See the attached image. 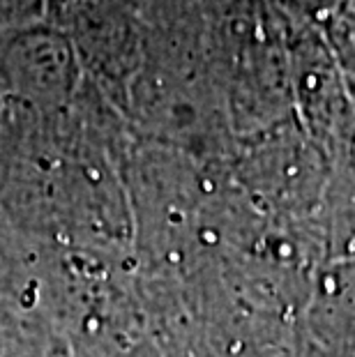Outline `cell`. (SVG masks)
Instances as JSON below:
<instances>
[{
  "instance_id": "1",
  "label": "cell",
  "mask_w": 355,
  "mask_h": 357,
  "mask_svg": "<svg viewBox=\"0 0 355 357\" xmlns=\"http://www.w3.org/2000/svg\"><path fill=\"white\" fill-rule=\"evenodd\" d=\"M344 0H273L275 12L282 24L312 30L319 26H330Z\"/></svg>"
}]
</instances>
